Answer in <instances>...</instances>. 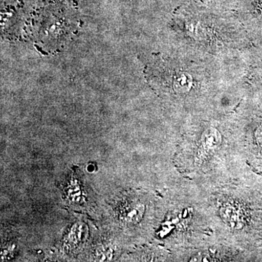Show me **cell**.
Returning a JSON list of instances; mask_svg holds the SVG:
<instances>
[{"label":"cell","instance_id":"1","mask_svg":"<svg viewBox=\"0 0 262 262\" xmlns=\"http://www.w3.org/2000/svg\"><path fill=\"white\" fill-rule=\"evenodd\" d=\"M203 147L208 150H213L219 145H220L221 136L218 131L215 129L210 128L203 134Z\"/></svg>","mask_w":262,"mask_h":262},{"label":"cell","instance_id":"2","mask_svg":"<svg viewBox=\"0 0 262 262\" xmlns=\"http://www.w3.org/2000/svg\"><path fill=\"white\" fill-rule=\"evenodd\" d=\"M190 79L189 76L186 74H182L177 77V80L175 82V86L177 89L179 91H185L190 87Z\"/></svg>","mask_w":262,"mask_h":262},{"label":"cell","instance_id":"3","mask_svg":"<svg viewBox=\"0 0 262 262\" xmlns=\"http://www.w3.org/2000/svg\"><path fill=\"white\" fill-rule=\"evenodd\" d=\"M256 139L257 141L258 145L262 149V126L258 127L256 131Z\"/></svg>","mask_w":262,"mask_h":262}]
</instances>
